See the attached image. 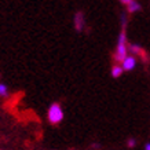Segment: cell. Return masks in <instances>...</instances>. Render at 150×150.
<instances>
[{
    "label": "cell",
    "mask_w": 150,
    "mask_h": 150,
    "mask_svg": "<svg viewBox=\"0 0 150 150\" xmlns=\"http://www.w3.org/2000/svg\"><path fill=\"white\" fill-rule=\"evenodd\" d=\"M127 57H128L127 33H125V28H123V30H121L120 36H118L117 48H116V52H114V61H117V62H123Z\"/></svg>",
    "instance_id": "cell-1"
},
{
    "label": "cell",
    "mask_w": 150,
    "mask_h": 150,
    "mask_svg": "<svg viewBox=\"0 0 150 150\" xmlns=\"http://www.w3.org/2000/svg\"><path fill=\"white\" fill-rule=\"evenodd\" d=\"M47 117H48V121L51 124H59L62 120H64L65 114H64V110L61 108V105L59 103H52L50 106V109L47 112Z\"/></svg>",
    "instance_id": "cell-2"
},
{
    "label": "cell",
    "mask_w": 150,
    "mask_h": 150,
    "mask_svg": "<svg viewBox=\"0 0 150 150\" xmlns=\"http://www.w3.org/2000/svg\"><path fill=\"white\" fill-rule=\"evenodd\" d=\"M135 66H137V58H135L134 55H128L127 58L121 62V68H123V70H127V72L134 70Z\"/></svg>",
    "instance_id": "cell-3"
},
{
    "label": "cell",
    "mask_w": 150,
    "mask_h": 150,
    "mask_svg": "<svg viewBox=\"0 0 150 150\" xmlns=\"http://www.w3.org/2000/svg\"><path fill=\"white\" fill-rule=\"evenodd\" d=\"M86 25V19H84V15L83 13H76L74 14V29L76 30H83V28Z\"/></svg>",
    "instance_id": "cell-4"
},
{
    "label": "cell",
    "mask_w": 150,
    "mask_h": 150,
    "mask_svg": "<svg viewBox=\"0 0 150 150\" xmlns=\"http://www.w3.org/2000/svg\"><path fill=\"white\" fill-rule=\"evenodd\" d=\"M123 3L127 4V11L128 13H137L141 10V4L138 3V1H131V0H124Z\"/></svg>",
    "instance_id": "cell-5"
},
{
    "label": "cell",
    "mask_w": 150,
    "mask_h": 150,
    "mask_svg": "<svg viewBox=\"0 0 150 150\" xmlns=\"http://www.w3.org/2000/svg\"><path fill=\"white\" fill-rule=\"evenodd\" d=\"M128 51H131V55H142L143 54V50H142L139 46L137 44H131V46H128Z\"/></svg>",
    "instance_id": "cell-6"
},
{
    "label": "cell",
    "mask_w": 150,
    "mask_h": 150,
    "mask_svg": "<svg viewBox=\"0 0 150 150\" xmlns=\"http://www.w3.org/2000/svg\"><path fill=\"white\" fill-rule=\"evenodd\" d=\"M123 68H121V65H114L113 68H112V76L113 77H120L121 74H123Z\"/></svg>",
    "instance_id": "cell-7"
},
{
    "label": "cell",
    "mask_w": 150,
    "mask_h": 150,
    "mask_svg": "<svg viewBox=\"0 0 150 150\" xmlns=\"http://www.w3.org/2000/svg\"><path fill=\"white\" fill-rule=\"evenodd\" d=\"M8 94V90H7V86L3 84V83H0V96H6Z\"/></svg>",
    "instance_id": "cell-8"
},
{
    "label": "cell",
    "mask_w": 150,
    "mask_h": 150,
    "mask_svg": "<svg viewBox=\"0 0 150 150\" xmlns=\"http://www.w3.org/2000/svg\"><path fill=\"white\" fill-rule=\"evenodd\" d=\"M135 145H137V142H135V139H129L128 141V147H135Z\"/></svg>",
    "instance_id": "cell-9"
},
{
    "label": "cell",
    "mask_w": 150,
    "mask_h": 150,
    "mask_svg": "<svg viewBox=\"0 0 150 150\" xmlns=\"http://www.w3.org/2000/svg\"><path fill=\"white\" fill-rule=\"evenodd\" d=\"M145 150H150V143H146V146H145Z\"/></svg>",
    "instance_id": "cell-10"
}]
</instances>
